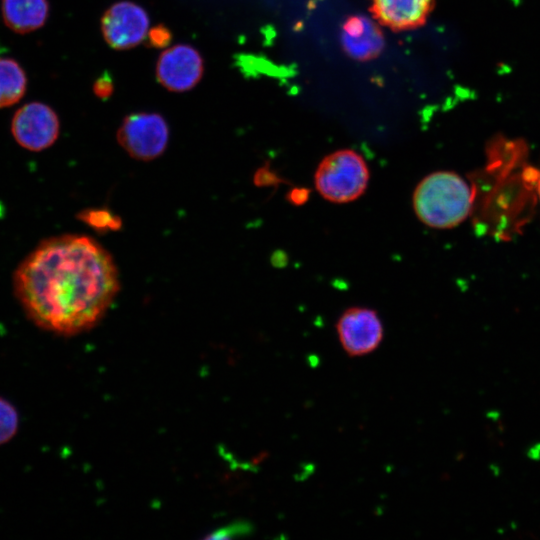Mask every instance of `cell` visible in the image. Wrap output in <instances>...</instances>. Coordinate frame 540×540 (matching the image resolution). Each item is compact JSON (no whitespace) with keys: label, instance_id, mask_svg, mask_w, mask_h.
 Here are the masks:
<instances>
[{"label":"cell","instance_id":"obj_3","mask_svg":"<svg viewBox=\"0 0 540 540\" xmlns=\"http://www.w3.org/2000/svg\"><path fill=\"white\" fill-rule=\"evenodd\" d=\"M369 168L354 150H337L322 159L314 174L315 188L329 202L348 203L359 198L369 182Z\"/></svg>","mask_w":540,"mask_h":540},{"label":"cell","instance_id":"obj_9","mask_svg":"<svg viewBox=\"0 0 540 540\" xmlns=\"http://www.w3.org/2000/svg\"><path fill=\"white\" fill-rule=\"evenodd\" d=\"M374 18L394 31L418 28L427 21L435 0H369Z\"/></svg>","mask_w":540,"mask_h":540},{"label":"cell","instance_id":"obj_6","mask_svg":"<svg viewBox=\"0 0 540 540\" xmlns=\"http://www.w3.org/2000/svg\"><path fill=\"white\" fill-rule=\"evenodd\" d=\"M149 18L136 3L121 1L111 5L101 18V31L107 44L117 50L132 48L148 34Z\"/></svg>","mask_w":540,"mask_h":540},{"label":"cell","instance_id":"obj_17","mask_svg":"<svg viewBox=\"0 0 540 540\" xmlns=\"http://www.w3.org/2000/svg\"><path fill=\"white\" fill-rule=\"evenodd\" d=\"M535 186H536V190H537V193H538V196H539V199H540V171L537 172Z\"/></svg>","mask_w":540,"mask_h":540},{"label":"cell","instance_id":"obj_15","mask_svg":"<svg viewBox=\"0 0 540 540\" xmlns=\"http://www.w3.org/2000/svg\"><path fill=\"white\" fill-rule=\"evenodd\" d=\"M172 35L170 30L164 25H158L148 31L147 43L149 46L161 48L171 42Z\"/></svg>","mask_w":540,"mask_h":540},{"label":"cell","instance_id":"obj_7","mask_svg":"<svg viewBox=\"0 0 540 540\" xmlns=\"http://www.w3.org/2000/svg\"><path fill=\"white\" fill-rule=\"evenodd\" d=\"M336 331L349 356L369 354L383 339V325L378 314L365 307L346 309L336 323Z\"/></svg>","mask_w":540,"mask_h":540},{"label":"cell","instance_id":"obj_12","mask_svg":"<svg viewBox=\"0 0 540 540\" xmlns=\"http://www.w3.org/2000/svg\"><path fill=\"white\" fill-rule=\"evenodd\" d=\"M27 89V75L14 59L0 57V109L20 101Z\"/></svg>","mask_w":540,"mask_h":540},{"label":"cell","instance_id":"obj_14","mask_svg":"<svg viewBox=\"0 0 540 540\" xmlns=\"http://www.w3.org/2000/svg\"><path fill=\"white\" fill-rule=\"evenodd\" d=\"M19 429V414L16 407L0 397V446L11 441Z\"/></svg>","mask_w":540,"mask_h":540},{"label":"cell","instance_id":"obj_4","mask_svg":"<svg viewBox=\"0 0 540 540\" xmlns=\"http://www.w3.org/2000/svg\"><path fill=\"white\" fill-rule=\"evenodd\" d=\"M117 141L132 158L151 161L164 153L169 141V127L158 113H132L118 128Z\"/></svg>","mask_w":540,"mask_h":540},{"label":"cell","instance_id":"obj_8","mask_svg":"<svg viewBox=\"0 0 540 540\" xmlns=\"http://www.w3.org/2000/svg\"><path fill=\"white\" fill-rule=\"evenodd\" d=\"M203 70L200 53L186 44L168 48L159 56L156 64L158 82L173 92L192 89L202 78Z\"/></svg>","mask_w":540,"mask_h":540},{"label":"cell","instance_id":"obj_1","mask_svg":"<svg viewBox=\"0 0 540 540\" xmlns=\"http://www.w3.org/2000/svg\"><path fill=\"white\" fill-rule=\"evenodd\" d=\"M14 296L37 327L63 336L84 332L104 316L120 289L111 254L86 235L41 241L13 272Z\"/></svg>","mask_w":540,"mask_h":540},{"label":"cell","instance_id":"obj_10","mask_svg":"<svg viewBox=\"0 0 540 540\" xmlns=\"http://www.w3.org/2000/svg\"><path fill=\"white\" fill-rule=\"evenodd\" d=\"M341 43L350 57L367 61L380 54L384 47V37L379 26L369 18L352 16L342 27Z\"/></svg>","mask_w":540,"mask_h":540},{"label":"cell","instance_id":"obj_13","mask_svg":"<svg viewBox=\"0 0 540 540\" xmlns=\"http://www.w3.org/2000/svg\"><path fill=\"white\" fill-rule=\"evenodd\" d=\"M77 218L98 232L116 231L122 227L121 218L106 208L85 209L77 214Z\"/></svg>","mask_w":540,"mask_h":540},{"label":"cell","instance_id":"obj_16","mask_svg":"<svg viewBox=\"0 0 540 540\" xmlns=\"http://www.w3.org/2000/svg\"><path fill=\"white\" fill-rule=\"evenodd\" d=\"M94 93L102 99L109 97L113 91V83L108 75H103L97 79L93 86Z\"/></svg>","mask_w":540,"mask_h":540},{"label":"cell","instance_id":"obj_2","mask_svg":"<svg viewBox=\"0 0 540 540\" xmlns=\"http://www.w3.org/2000/svg\"><path fill=\"white\" fill-rule=\"evenodd\" d=\"M475 190L459 174L437 171L416 186L413 209L418 219L431 228L447 229L462 223L473 211Z\"/></svg>","mask_w":540,"mask_h":540},{"label":"cell","instance_id":"obj_11","mask_svg":"<svg viewBox=\"0 0 540 540\" xmlns=\"http://www.w3.org/2000/svg\"><path fill=\"white\" fill-rule=\"evenodd\" d=\"M1 15L7 28L27 34L44 26L49 16L48 0H1Z\"/></svg>","mask_w":540,"mask_h":540},{"label":"cell","instance_id":"obj_5","mask_svg":"<svg viewBox=\"0 0 540 540\" xmlns=\"http://www.w3.org/2000/svg\"><path fill=\"white\" fill-rule=\"evenodd\" d=\"M11 133L19 146L39 152L56 142L60 133V121L49 105L33 101L15 111L11 120Z\"/></svg>","mask_w":540,"mask_h":540}]
</instances>
